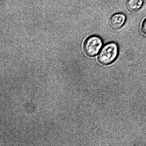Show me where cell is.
Segmentation results:
<instances>
[{
	"label": "cell",
	"mask_w": 146,
	"mask_h": 146,
	"mask_svg": "<svg viewBox=\"0 0 146 146\" xmlns=\"http://www.w3.org/2000/svg\"><path fill=\"white\" fill-rule=\"evenodd\" d=\"M118 54L119 48L117 44L114 42L108 43L100 51L98 61L103 65H110L116 60Z\"/></svg>",
	"instance_id": "6da1fadb"
},
{
	"label": "cell",
	"mask_w": 146,
	"mask_h": 146,
	"mask_svg": "<svg viewBox=\"0 0 146 146\" xmlns=\"http://www.w3.org/2000/svg\"><path fill=\"white\" fill-rule=\"evenodd\" d=\"M103 44L102 40L100 36H91L84 41L83 48L86 55L90 57H94L101 51Z\"/></svg>",
	"instance_id": "7a4b0ae2"
},
{
	"label": "cell",
	"mask_w": 146,
	"mask_h": 146,
	"mask_svg": "<svg viewBox=\"0 0 146 146\" xmlns=\"http://www.w3.org/2000/svg\"><path fill=\"white\" fill-rule=\"evenodd\" d=\"M143 3V0H128L126 3L127 8L131 12H137L141 9Z\"/></svg>",
	"instance_id": "277c9868"
},
{
	"label": "cell",
	"mask_w": 146,
	"mask_h": 146,
	"mask_svg": "<svg viewBox=\"0 0 146 146\" xmlns=\"http://www.w3.org/2000/svg\"><path fill=\"white\" fill-rule=\"evenodd\" d=\"M126 21V17L125 14L122 13H117L111 16L109 22L111 28L118 30L123 26Z\"/></svg>",
	"instance_id": "3957f363"
},
{
	"label": "cell",
	"mask_w": 146,
	"mask_h": 146,
	"mask_svg": "<svg viewBox=\"0 0 146 146\" xmlns=\"http://www.w3.org/2000/svg\"><path fill=\"white\" fill-rule=\"evenodd\" d=\"M141 30L143 33L146 35V19L143 23Z\"/></svg>",
	"instance_id": "5b68a950"
}]
</instances>
